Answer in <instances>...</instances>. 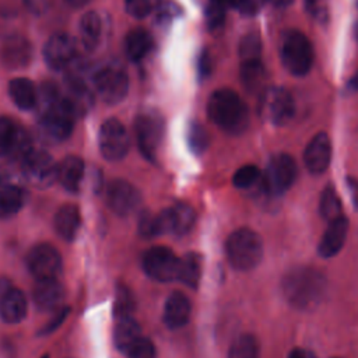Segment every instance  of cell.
Listing matches in <instances>:
<instances>
[{
	"label": "cell",
	"mask_w": 358,
	"mask_h": 358,
	"mask_svg": "<svg viewBox=\"0 0 358 358\" xmlns=\"http://www.w3.org/2000/svg\"><path fill=\"white\" fill-rule=\"evenodd\" d=\"M281 289L289 305L309 310L322 302L326 292V278L313 267L298 266L282 277Z\"/></svg>",
	"instance_id": "cell-1"
},
{
	"label": "cell",
	"mask_w": 358,
	"mask_h": 358,
	"mask_svg": "<svg viewBox=\"0 0 358 358\" xmlns=\"http://www.w3.org/2000/svg\"><path fill=\"white\" fill-rule=\"evenodd\" d=\"M207 112L213 123L229 134H241L249 124L248 106L242 98L229 88H221L211 94Z\"/></svg>",
	"instance_id": "cell-2"
},
{
	"label": "cell",
	"mask_w": 358,
	"mask_h": 358,
	"mask_svg": "<svg viewBox=\"0 0 358 358\" xmlns=\"http://www.w3.org/2000/svg\"><path fill=\"white\" fill-rule=\"evenodd\" d=\"M46 109L41 116V127L43 133L57 141L66 140L74 127V119L77 113L66 98L57 95L55 87L45 90Z\"/></svg>",
	"instance_id": "cell-3"
},
{
	"label": "cell",
	"mask_w": 358,
	"mask_h": 358,
	"mask_svg": "<svg viewBox=\"0 0 358 358\" xmlns=\"http://www.w3.org/2000/svg\"><path fill=\"white\" fill-rule=\"evenodd\" d=\"M225 252L228 262L234 268L246 271L260 263L263 257V242L255 231L239 228L228 236Z\"/></svg>",
	"instance_id": "cell-4"
},
{
	"label": "cell",
	"mask_w": 358,
	"mask_h": 358,
	"mask_svg": "<svg viewBox=\"0 0 358 358\" xmlns=\"http://www.w3.org/2000/svg\"><path fill=\"white\" fill-rule=\"evenodd\" d=\"M284 67L294 76H305L313 64V48L308 36L299 31L287 32L280 45Z\"/></svg>",
	"instance_id": "cell-5"
},
{
	"label": "cell",
	"mask_w": 358,
	"mask_h": 358,
	"mask_svg": "<svg viewBox=\"0 0 358 358\" xmlns=\"http://www.w3.org/2000/svg\"><path fill=\"white\" fill-rule=\"evenodd\" d=\"M298 168L295 159L288 154H275L267 162L262 176L263 186L268 194H281L289 189L296 178Z\"/></svg>",
	"instance_id": "cell-6"
},
{
	"label": "cell",
	"mask_w": 358,
	"mask_h": 358,
	"mask_svg": "<svg viewBox=\"0 0 358 358\" xmlns=\"http://www.w3.org/2000/svg\"><path fill=\"white\" fill-rule=\"evenodd\" d=\"M141 266L152 280L162 282L178 280L179 257L166 246L158 245L147 249L141 257Z\"/></svg>",
	"instance_id": "cell-7"
},
{
	"label": "cell",
	"mask_w": 358,
	"mask_h": 358,
	"mask_svg": "<svg viewBox=\"0 0 358 358\" xmlns=\"http://www.w3.org/2000/svg\"><path fill=\"white\" fill-rule=\"evenodd\" d=\"M259 112L267 122L282 126L292 119L295 106L291 95L284 88L270 87L260 95Z\"/></svg>",
	"instance_id": "cell-8"
},
{
	"label": "cell",
	"mask_w": 358,
	"mask_h": 358,
	"mask_svg": "<svg viewBox=\"0 0 358 358\" xmlns=\"http://www.w3.org/2000/svg\"><path fill=\"white\" fill-rule=\"evenodd\" d=\"M98 144L102 157L108 161L122 159L130 147L126 127L117 119H108L102 123L98 134Z\"/></svg>",
	"instance_id": "cell-9"
},
{
	"label": "cell",
	"mask_w": 358,
	"mask_h": 358,
	"mask_svg": "<svg viewBox=\"0 0 358 358\" xmlns=\"http://www.w3.org/2000/svg\"><path fill=\"white\" fill-rule=\"evenodd\" d=\"M27 267L36 280L57 278L63 268L62 256L49 243L35 245L27 255Z\"/></svg>",
	"instance_id": "cell-10"
},
{
	"label": "cell",
	"mask_w": 358,
	"mask_h": 358,
	"mask_svg": "<svg viewBox=\"0 0 358 358\" xmlns=\"http://www.w3.org/2000/svg\"><path fill=\"white\" fill-rule=\"evenodd\" d=\"M94 88L106 103L120 102L129 90V78L122 69L103 67L94 74Z\"/></svg>",
	"instance_id": "cell-11"
},
{
	"label": "cell",
	"mask_w": 358,
	"mask_h": 358,
	"mask_svg": "<svg viewBox=\"0 0 358 358\" xmlns=\"http://www.w3.org/2000/svg\"><path fill=\"white\" fill-rule=\"evenodd\" d=\"M22 172L27 180L38 187L49 186L57 180V164L50 154L42 150H31L22 158Z\"/></svg>",
	"instance_id": "cell-12"
},
{
	"label": "cell",
	"mask_w": 358,
	"mask_h": 358,
	"mask_svg": "<svg viewBox=\"0 0 358 358\" xmlns=\"http://www.w3.org/2000/svg\"><path fill=\"white\" fill-rule=\"evenodd\" d=\"M162 119L155 113H143L136 120V137L141 154L150 159H155L157 150L162 138Z\"/></svg>",
	"instance_id": "cell-13"
},
{
	"label": "cell",
	"mask_w": 358,
	"mask_h": 358,
	"mask_svg": "<svg viewBox=\"0 0 358 358\" xmlns=\"http://www.w3.org/2000/svg\"><path fill=\"white\" fill-rule=\"evenodd\" d=\"M106 203L115 214L126 217L138 208L141 197L140 192L130 182L115 179L106 187Z\"/></svg>",
	"instance_id": "cell-14"
},
{
	"label": "cell",
	"mask_w": 358,
	"mask_h": 358,
	"mask_svg": "<svg viewBox=\"0 0 358 358\" xmlns=\"http://www.w3.org/2000/svg\"><path fill=\"white\" fill-rule=\"evenodd\" d=\"M76 39L67 34H56L50 36L43 46V59L53 70L67 67L76 56Z\"/></svg>",
	"instance_id": "cell-15"
},
{
	"label": "cell",
	"mask_w": 358,
	"mask_h": 358,
	"mask_svg": "<svg viewBox=\"0 0 358 358\" xmlns=\"http://www.w3.org/2000/svg\"><path fill=\"white\" fill-rule=\"evenodd\" d=\"M331 158V143L326 133H317L308 143L303 151V162L310 173L324 172Z\"/></svg>",
	"instance_id": "cell-16"
},
{
	"label": "cell",
	"mask_w": 358,
	"mask_h": 358,
	"mask_svg": "<svg viewBox=\"0 0 358 358\" xmlns=\"http://www.w3.org/2000/svg\"><path fill=\"white\" fill-rule=\"evenodd\" d=\"M32 57L31 43L21 35H10L1 45L0 59L8 69H21L29 63Z\"/></svg>",
	"instance_id": "cell-17"
},
{
	"label": "cell",
	"mask_w": 358,
	"mask_h": 358,
	"mask_svg": "<svg viewBox=\"0 0 358 358\" xmlns=\"http://www.w3.org/2000/svg\"><path fill=\"white\" fill-rule=\"evenodd\" d=\"M190 312L192 303L189 298L183 292L175 291L165 301L162 319L166 327H169L171 330H178L189 322Z\"/></svg>",
	"instance_id": "cell-18"
},
{
	"label": "cell",
	"mask_w": 358,
	"mask_h": 358,
	"mask_svg": "<svg viewBox=\"0 0 358 358\" xmlns=\"http://www.w3.org/2000/svg\"><path fill=\"white\" fill-rule=\"evenodd\" d=\"M348 232V221L344 215L327 222V228L323 232L317 252L322 257H331L343 248Z\"/></svg>",
	"instance_id": "cell-19"
},
{
	"label": "cell",
	"mask_w": 358,
	"mask_h": 358,
	"mask_svg": "<svg viewBox=\"0 0 358 358\" xmlns=\"http://www.w3.org/2000/svg\"><path fill=\"white\" fill-rule=\"evenodd\" d=\"M63 287L57 281V278L50 280H38L36 285L32 291V298L38 309L50 310L60 308L63 301Z\"/></svg>",
	"instance_id": "cell-20"
},
{
	"label": "cell",
	"mask_w": 358,
	"mask_h": 358,
	"mask_svg": "<svg viewBox=\"0 0 358 358\" xmlns=\"http://www.w3.org/2000/svg\"><path fill=\"white\" fill-rule=\"evenodd\" d=\"M140 340H141L140 324L131 316H123L116 319V324L113 330V341L116 348L120 352L127 355Z\"/></svg>",
	"instance_id": "cell-21"
},
{
	"label": "cell",
	"mask_w": 358,
	"mask_h": 358,
	"mask_svg": "<svg viewBox=\"0 0 358 358\" xmlns=\"http://www.w3.org/2000/svg\"><path fill=\"white\" fill-rule=\"evenodd\" d=\"M28 310L27 298L22 291L17 288H10L4 296L0 299V317L6 323L21 322Z\"/></svg>",
	"instance_id": "cell-22"
},
{
	"label": "cell",
	"mask_w": 358,
	"mask_h": 358,
	"mask_svg": "<svg viewBox=\"0 0 358 358\" xmlns=\"http://www.w3.org/2000/svg\"><path fill=\"white\" fill-rule=\"evenodd\" d=\"M53 224L59 236L69 242L74 241L81 225V214L78 207L74 204H64L57 210Z\"/></svg>",
	"instance_id": "cell-23"
},
{
	"label": "cell",
	"mask_w": 358,
	"mask_h": 358,
	"mask_svg": "<svg viewBox=\"0 0 358 358\" xmlns=\"http://www.w3.org/2000/svg\"><path fill=\"white\" fill-rule=\"evenodd\" d=\"M83 173H84V161L80 157L69 155L57 164L56 179L60 182V185L64 189L70 192H76L80 187Z\"/></svg>",
	"instance_id": "cell-24"
},
{
	"label": "cell",
	"mask_w": 358,
	"mask_h": 358,
	"mask_svg": "<svg viewBox=\"0 0 358 358\" xmlns=\"http://www.w3.org/2000/svg\"><path fill=\"white\" fill-rule=\"evenodd\" d=\"M8 94H10V98L13 99V102L20 109H24V110L32 109L38 99L35 85L32 84V81H29L28 78H24V77L13 78L8 83Z\"/></svg>",
	"instance_id": "cell-25"
},
{
	"label": "cell",
	"mask_w": 358,
	"mask_h": 358,
	"mask_svg": "<svg viewBox=\"0 0 358 358\" xmlns=\"http://www.w3.org/2000/svg\"><path fill=\"white\" fill-rule=\"evenodd\" d=\"M168 210L169 232L176 235L187 234L196 221V213L187 203H178Z\"/></svg>",
	"instance_id": "cell-26"
},
{
	"label": "cell",
	"mask_w": 358,
	"mask_h": 358,
	"mask_svg": "<svg viewBox=\"0 0 358 358\" xmlns=\"http://www.w3.org/2000/svg\"><path fill=\"white\" fill-rule=\"evenodd\" d=\"M102 21L95 11L85 13L80 20V38L87 50H94L99 42Z\"/></svg>",
	"instance_id": "cell-27"
},
{
	"label": "cell",
	"mask_w": 358,
	"mask_h": 358,
	"mask_svg": "<svg viewBox=\"0 0 358 358\" xmlns=\"http://www.w3.org/2000/svg\"><path fill=\"white\" fill-rule=\"evenodd\" d=\"M201 278V256L194 252H189L179 257L178 280L190 288H196Z\"/></svg>",
	"instance_id": "cell-28"
},
{
	"label": "cell",
	"mask_w": 358,
	"mask_h": 358,
	"mask_svg": "<svg viewBox=\"0 0 358 358\" xmlns=\"http://www.w3.org/2000/svg\"><path fill=\"white\" fill-rule=\"evenodd\" d=\"M24 204V192L11 183L0 182V217L14 215Z\"/></svg>",
	"instance_id": "cell-29"
},
{
	"label": "cell",
	"mask_w": 358,
	"mask_h": 358,
	"mask_svg": "<svg viewBox=\"0 0 358 358\" xmlns=\"http://www.w3.org/2000/svg\"><path fill=\"white\" fill-rule=\"evenodd\" d=\"M124 49H126V55L130 60H133V62L141 60L151 49V38H150L148 32L143 28L131 29L126 36Z\"/></svg>",
	"instance_id": "cell-30"
},
{
	"label": "cell",
	"mask_w": 358,
	"mask_h": 358,
	"mask_svg": "<svg viewBox=\"0 0 358 358\" xmlns=\"http://www.w3.org/2000/svg\"><path fill=\"white\" fill-rule=\"evenodd\" d=\"M138 232L144 238H154L161 234H166L168 221L165 210H162L158 214H152L150 211L143 213L138 220Z\"/></svg>",
	"instance_id": "cell-31"
},
{
	"label": "cell",
	"mask_w": 358,
	"mask_h": 358,
	"mask_svg": "<svg viewBox=\"0 0 358 358\" xmlns=\"http://www.w3.org/2000/svg\"><path fill=\"white\" fill-rule=\"evenodd\" d=\"M264 67L260 59L243 60L241 66V80L248 91L253 92L262 88L264 81Z\"/></svg>",
	"instance_id": "cell-32"
},
{
	"label": "cell",
	"mask_w": 358,
	"mask_h": 358,
	"mask_svg": "<svg viewBox=\"0 0 358 358\" xmlns=\"http://www.w3.org/2000/svg\"><path fill=\"white\" fill-rule=\"evenodd\" d=\"M319 210L320 214L323 217V220H326L327 222L344 215L343 214V204L341 200L337 194V192L331 187L327 186L323 192H322V197H320V204H319Z\"/></svg>",
	"instance_id": "cell-33"
},
{
	"label": "cell",
	"mask_w": 358,
	"mask_h": 358,
	"mask_svg": "<svg viewBox=\"0 0 358 358\" xmlns=\"http://www.w3.org/2000/svg\"><path fill=\"white\" fill-rule=\"evenodd\" d=\"M228 358H259V343L252 334H241L229 347Z\"/></svg>",
	"instance_id": "cell-34"
},
{
	"label": "cell",
	"mask_w": 358,
	"mask_h": 358,
	"mask_svg": "<svg viewBox=\"0 0 358 358\" xmlns=\"http://www.w3.org/2000/svg\"><path fill=\"white\" fill-rule=\"evenodd\" d=\"M18 126L6 116H0V155H8L15 141Z\"/></svg>",
	"instance_id": "cell-35"
},
{
	"label": "cell",
	"mask_w": 358,
	"mask_h": 358,
	"mask_svg": "<svg viewBox=\"0 0 358 358\" xmlns=\"http://www.w3.org/2000/svg\"><path fill=\"white\" fill-rule=\"evenodd\" d=\"M262 173L256 165H243L232 176V183L238 189L250 187L260 179Z\"/></svg>",
	"instance_id": "cell-36"
},
{
	"label": "cell",
	"mask_w": 358,
	"mask_h": 358,
	"mask_svg": "<svg viewBox=\"0 0 358 358\" xmlns=\"http://www.w3.org/2000/svg\"><path fill=\"white\" fill-rule=\"evenodd\" d=\"M187 143L193 152L201 154L208 145V134L206 129L199 123H193L187 130Z\"/></svg>",
	"instance_id": "cell-37"
},
{
	"label": "cell",
	"mask_w": 358,
	"mask_h": 358,
	"mask_svg": "<svg viewBox=\"0 0 358 358\" xmlns=\"http://www.w3.org/2000/svg\"><path fill=\"white\" fill-rule=\"evenodd\" d=\"M260 50L262 43L260 38L256 34H249L242 38L239 43V55L242 62L243 60H252V59H260Z\"/></svg>",
	"instance_id": "cell-38"
},
{
	"label": "cell",
	"mask_w": 358,
	"mask_h": 358,
	"mask_svg": "<svg viewBox=\"0 0 358 358\" xmlns=\"http://www.w3.org/2000/svg\"><path fill=\"white\" fill-rule=\"evenodd\" d=\"M207 25L210 29H218L225 20V4L220 0H210L206 10Z\"/></svg>",
	"instance_id": "cell-39"
},
{
	"label": "cell",
	"mask_w": 358,
	"mask_h": 358,
	"mask_svg": "<svg viewBox=\"0 0 358 358\" xmlns=\"http://www.w3.org/2000/svg\"><path fill=\"white\" fill-rule=\"evenodd\" d=\"M134 309V301L129 289L126 288H119L116 292V299H115V316L123 317V316H131V312Z\"/></svg>",
	"instance_id": "cell-40"
},
{
	"label": "cell",
	"mask_w": 358,
	"mask_h": 358,
	"mask_svg": "<svg viewBox=\"0 0 358 358\" xmlns=\"http://www.w3.org/2000/svg\"><path fill=\"white\" fill-rule=\"evenodd\" d=\"M308 14L317 22H327L330 18V0H305Z\"/></svg>",
	"instance_id": "cell-41"
},
{
	"label": "cell",
	"mask_w": 358,
	"mask_h": 358,
	"mask_svg": "<svg viewBox=\"0 0 358 358\" xmlns=\"http://www.w3.org/2000/svg\"><path fill=\"white\" fill-rule=\"evenodd\" d=\"M129 358H157V350L150 338L141 337V340L127 354Z\"/></svg>",
	"instance_id": "cell-42"
},
{
	"label": "cell",
	"mask_w": 358,
	"mask_h": 358,
	"mask_svg": "<svg viewBox=\"0 0 358 358\" xmlns=\"http://www.w3.org/2000/svg\"><path fill=\"white\" fill-rule=\"evenodd\" d=\"M124 6L131 17L143 18L151 10V0H124Z\"/></svg>",
	"instance_id": "cell-43"
},
{
	"label": "cell",
	"mask_w": 358,
	"mask_h": 358,
	"mask_svg": "<svg viewBox=\"0 0 358 358\" xmlns=\"http://www.w3.org/2000/svg\"><path fill=\"white\" fill-rule=\"evenodd\" d=\"M225 6H231L238 8L243 14H253L259 8V1L260 0H220Z\"/></svg>",
	"instance_id": "cell-44"
},
{
	"label": "cell",
	"mask_w": 358,
	"mask_h": 358,
	"mask_svg": "<svg viewBox=\"0 0 358 358\" xmlns=\"http://www.w3.org/2000/svg\"><path fill=\"white\" fill-rule=\"evenodd\" d=\"M67 313H69V308H66V306L56 310V313L52 316V319L42 327L41 334H48V333L53 331L55 329H57L62 324V322L64 320V317L67 316Z\"/></svg>",
	"instance_id": "cell-45"
},
{
	"label": "cell",
	"mask_w": 358,
	"mask_h": 358,
	"mask_svg": "<svg viewBox=\"0 0 358 358\" xmlns=\"http://www.w3.org/2000/svg\"><path fill=\"white\" fill-rule=\"evenodd\" d=\"M52 0H24V4L25 7L34 13V14H42L45 13L49 6H50Z\"/></svg>",
	"instance_id": "cell-46"
},
{
	"label": "cell",
	"mask_w": 358,
	"mask_h": 358,
	"mask_svg": "<svg viewBox=\"0 0 358 358\" xmlns=\"http://www.w3.org/2000/svg\"><path fill=\"white\" fill-rule=\"evenodd\" d=\"M347 182H348V187H350V192H351L352 203L358 208V180L354 179V178H348Z\"/></svg>",
	"instance_id": "cell-47"
},
{
	"label": "cell",
	"mask_w": 358,
	"mask_h": 358,
	"mask_svg": "<svg viewBox=\"0 0 358 358\" xmlns=\"http://www.w3.org/2000/svg\"><path fill=\"white\" fill-rule=\"evenodd\" d=\"M288 358H315V355H312L310 352L305 351L303 348L296 347V348H292V350L289 351Z\"/></svg>",
	"instance_id": "cell-48"
},
{
	"label": "cell",
	"mask_w": 358,
	"mask_h": 358,
	"mask_svg": "<svg viewBox=\"0 0 358 358\" xmlns=\"http://www.w3.org/2000/svg\"><path fill=\"white\" fill-rule=\"evenodd\" d=\"M199 66H200V74H201V76L208 74V71H210V59H208L207 55H203V56L200 57Z\"/></svg>",
	"instance_id": "cell-49"
},
{
	"label": "cell",
	"mask_w": 358,
	"mask_h": 358,
	"mask_svg": "<svg viewBox=\"0 0 358 358\" xmlns=\"http://www.w3.org/2000/svg\"><path fill=\"white\" fill-rule=\"evenodd\" d=\"M69 6L71 7H83L85 4H88L91 0H64Z\"/></svg>",
	"instance_id": "cell-50"
},
{
	"label": "cell",
	"mask_w": 358,
	"mask_h": 358,
	"mask_svg": "<svg viewBox=\"0 0 358 358\" xmlns=\"http://www.w3.org/2000/svg\"><path fill=\"white\" fill-rule=\"evenodd\" d=\"M268 1H271L274 6H278V7H285L292 3V0H268Z\"/></svg>",
	"instance_id": "cell-51"
},
{
	"label": "cell",
	"mask_w": 358,
	"mask_h": 358,
	"mask_svg": "<svg viewBox=\"0 0 358 358\" xmlns=\"http://www.w3.org/2000/svg\"><path fill=\"white\" fill-rule=\"evenodd\" d=\"M355 34H357V39H358V21H357V28H355Z\"/></svg>",
	"instance_id": "cell-52"
},
{
	"label": "cell",
	"mask_w": 358,
	"mask_h": 358,
	"mask_svg": "<svg viewBox=\"0 0 358 358\" xmlns=\"http://www.w3.org/2000/svg\"><path fill=\"white\" fill-rule=\"evenodd\" d=\"M42 358H49V355H43V357H42Z\"/></svg>",
	"instance_id": "cell-53"
}]
</instances>
